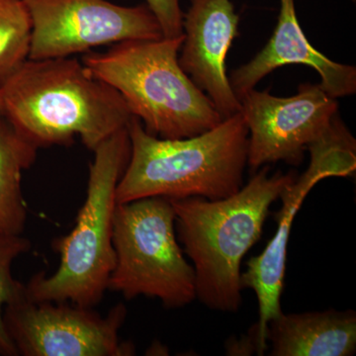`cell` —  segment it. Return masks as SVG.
Segmentation results:
<instances>
[{
  "label": "cell",
  "mask_w": 356,
  "mask_h": 356,
  "mask_svg": "<svg viewBox=\"0 0 356 356\" xmlns=\"http://www.w3.org/2000/svg\"><path fill=\"white\" fill-rule=\"evenodd\" d=\"M0 95L7 120L38 149L77 137L93 152L133 117L118 91L72 57L28 60Z\"/></svg>",
  "instance_id": "cell-1"
},
{
  "label": "cell",
  "mask_w": 356,
  "mask_h": 356,
  "mask_svg": "<svg viewBox=\"0 0 356 356\" xmlns=\"http://www.w3.org/2000/svg\"><path fill=\"white\" fill-rule=\"evenodd\" d=\"M295 179L294 172L269 175L264 165L229 197L168 199L178 241L195 273L196 299L203 305L224 313L238 311L243 257L261 240L270 206Z\"/></svg>",
  "instance_id": "cell-2"
},
{
  "label": "cell",
  "mask_w": 356,
  "mask_h": 356,
  "mask_svg": "<svg viewBox=\"0 0 356 356\" xmlns=\"http://www.w3.org/2000/svg\"><path fill=\"white\" fill-rule=\"evenodd\" d=\"M127 130L131 154L117 184V204L149 197L219 200L242 188L248 129L241 112L182 139L151 135L135 116Z\"/></svg>",
  "instance_id": "cell-3"
},
{
  "label": "cell",
  "mask_w": 356,
  "mask_h": 356,
  "mask_svg": "<svg viewBox=\"0 0 356 356\" xmlns=\"http://www.w3.org/2000/svg\"><path fill=\"white\" fill-rule=\"evenodd\" d=\"M177 38L128 40L81 60L91 76L118 91L145 130L163 139L193 137L222 121L178 62Z\"/></svg>",
  "instance_id": "cell-4"
},
{
  "label": "cell",
  "mask_w": 356,
  "mask_h": 356,
  "mask_svg": "<svg viewBox=\"0 0 356 356\" xmlns=\"http://www.w3.org/2000/svg\"><path fill=\"white\" fill-rule=\"evenodd\" d=\"M89 166L88 191L76 225L67 235L53 242L60 254L57 271L40 273L26 284L33 302H70L93 308L108 290L116 254L113 247V218L117 184L130 159L127 127L102 142Z\"/></svg>",
  "instance_id": "cell-5"
},
{
  "label": "cell",
  "mask_w": 356,
  "mask_h": 356,
  "mask_svg": "<svg viewBox=\"0 0 356 356\" xmlns=\"http://www.w3.org/2000/svg\"><path fill=\"white\" fill-rule=\"evenodd\" d=\"M113 247L116 264L108 290L127 300L159 299L168 309L196 299L195 273L178 243L175 213L168 198L117 204Z\"/></svg>",
  "instance_id": "cell-6"
},
{
  "label": "cell",
  "mask_w": 356,
  "mask_h": 356,
  "mask_svg": "<svg viewBox=\"0 0 356 356\" xmlns=\"http://www.w3.org/2000/svg\"><path fill=\"white\" fill-rule=\"evenodd\" d=\"M308 151L311 159L306 172L280 195L282 206L275 215L277 228L273 238L261 254L247 262V269L241 275L243 289H252L259 302V322L252 332L259 355L267 350L269 323L282 313L280 300L295 216L318 182L325 178L351 177L356 170L355 140L339 117L327 135L310 145Z\"/></svg>",
  "instance_id": "cell-7"
},
{
  "label": "cell",
  "mask_w": 356,
  "mask_h": 356,
  "mask_svg": "<svg viewBox=\"0 0 356 356\" xmlns=\"http://www.w3.org/2000/svg\"><path fill=\"white\" fill-rule=\"evenodd\" d=\"M127 309L118 304L102 317L92 308L70 302H33L22 299L4 307L7 334L23 356H128L132 343L119 332Z\"/></svg>",
  "instance_id": "cell-8"
},
{
  "label": "cell",
  "mask_w": 356,
  "mask_h": 356,
  "mask_svg": "<svg viewBox=\"0 0 356 356\" xmlns=\"http://www.w3.org/2000/svg\"><path fill=\"white\" fill-rule=\"evenodd\" d=\"M32 22L29 60L72 57L128 40L163 38L146 4L107 0H24Z\"/></svg>",
  "instance_id": "cell-9"
},
{
  "label": "cell",
  "mask_w": 356,
  "mask_h": 356,
  "mask_svg": "<svg viewBox=\"0 0 356 356\" xmlns=\"http://www.w3.org/2000/svg\"><path fill=\"white\" fill-rule=\"evenodd\" d=\"M248 129V165L252 172L284 161L299 165L304 153L331 130L339 103L318 84L303 83L298 93L278 97L252 89L240 98Z\"/></svg>",
  "instance_id": "cell-10"
},
{
  "label": "cell",
  "mask_w": 356,
  "mask_h": 356,
  "mask_svg": "<svg viewBox=\"0 0 356 356\" xmlns=\"http://www.w3.org/2000/svg\"><path fill=\"white\" fill-rule=\"evenodd\" d=\"M240 16L231 0H191L184 14V42L178 62L207 95L222 120L241 111L227 74V57L238 36Z\"/></svg>",
  "instance_id": "cell-11"
},
{
  "label": "cell",
  "mask_w": 356,
  "mask_h": 356,
  "mask_svg": "<svg viewBox=\"0 0 356 356\" xmlns=\"http://www.w3.org/2000/svg\"><path fill=\"white\" fill-rule=\"evenodd\" d=\"M290 65L315 70L321 77L318 86L334 99L355 95L356 67L334 62L314 48L300 25L295 0H280L273 36L252 60L231 72L229 84L240 99L273 70Z\"/></svg>",
  "instance_id": "cell-12"
},
{
  "label": "cell",
  "mask_w": 356,
  "mask_h": 356,
  "mask_svg": "<svg viewBox=\"0 0 356 356\" xmlns=\"http://www.w3.org/2000/svg\"><path fill=\"white\" fill-rule=\"evenodd\" d=\"M273 356H351L356 351L355 311L281 313L267 327Z\"/></svg>",
  "instance_id": "cell-13"
},
{
  "label": "cell",
  "mask_w": 356,
  "mask_h": 356,
  "mask_svg": "<svg viewBox=\"0 0 356 356\" xmlns=\"http://www.w3.org/2000/svg\"><path fill=\"white\" fill-rule=\"evenodd\" d=\"M38 149L0 115V234L22 235L27 221L22 173L34 165Z\"/></svg>",
  "instance_id": "cell-14"
},
{
  "label": "cell",
  "mask_w": 356,
  "mask_h": 356,
  "mask_svg": "<svg viewBox=\"0 0 356 356\" xmlns=\"http://www.w3.org/2000/svg\"><path fill=\"white\" fill-rule=\"evenodd\" d=\"M31 40L24 0H0V88L29 60Z\"/></svg>",
  "instance_id": "cell-15"
},
{
  "label": "cell",
  "mask_w": 356,
  "mask_h": 356,
  "mask_svg": "<svg viewBox=\"0 0 356 356\" xmlns=\"http://www.w3.org/2000/svg\"><path fill=\"white\" fill-rule=\"evenodd\" d=\"M30 248L31 243L24 236L0 234V355H19L7 334L3 310L8 304L26 296V285L13 277V264L21 254L29 252Z\"/></svg>",
  "instance_id": "cell-16"
},
{
  "label": "cell",
  "mask_w": 356,
  "mask_h": 356,
  "mask_svg": "<svg viewBox=\"0 0 356 356\" xmlns=\"http://www.w3.org/2000/svg\"><path fill=\"white\" fill-rule=\"evenodd\" d=\"M146 6L158 20L163 38L184 35V11L180 0H146Z\"/></svg>",
  "instance_id": "cell-17"
},
{
  "label": "cell",
  "mask_w": 356,
  "mask_h": 356,
  "mask_svg": "<svg viewBox=\"0 0 356 356\" xmlns=\"http://www.w3.org/2000/svg\"><path fill=\"white\" fill-rule=\"evenodd\" d=\"M0 115H4L3 103H2L1 95H0Z\"/></svg>",
  "instance_id": "cell-18"
}]
</instances>
